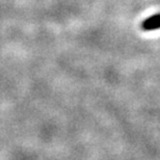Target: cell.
<instances>
[{
	"mask_svg": "<svg viewBox=\"0 0 160 160\" xmlns=\"http://www.w3.org/2000/svg\"><path fill=\"white\" fill-rule=\"evenodd\" d=\"M142 28L146 30H155L160 28V14L148 18L142 23Z\"/></svg>",
	"mask_w": 160,
	"mask_h": 160,
	"instance_id": "cell-1",
	"label": "cell"
}]
</instances>
